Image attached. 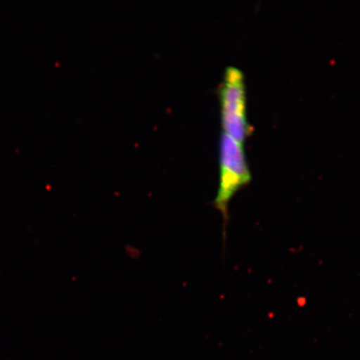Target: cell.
Listing matches in <instances>:
<instances>
[{"label": "cell", "instance_id": "obj_1", "mask_svg": "<svg viewBox=\"0 0 360 360\" xmlns=\"http://www.w3.org/2000/svg\"><path fill=\"white\" fill-rule=\"evenodd\" d=\"M252 175L243 143L222 133L219 141V184L214 206L224 220V240L229 219V202L243 188L249 186Z\"/></svg>", "mask_w": 360, "mask_h": 360}, {"label": "cell", "instance_id": "obj_2", "mask_svg": "<svg viewBox=\"0 0 360 360\" xmlns=\"http://www.w3.org/2000/svg\"><path fill=\"white\" fill-rule=\"evenodd\" d=\"M219 96L223 133L244 143L252 132V126L246 117L245 76L237 67L229 66L225 70Z\"/></svg>", "mask_w": 360, "mask_h": 360}]
</instances>
